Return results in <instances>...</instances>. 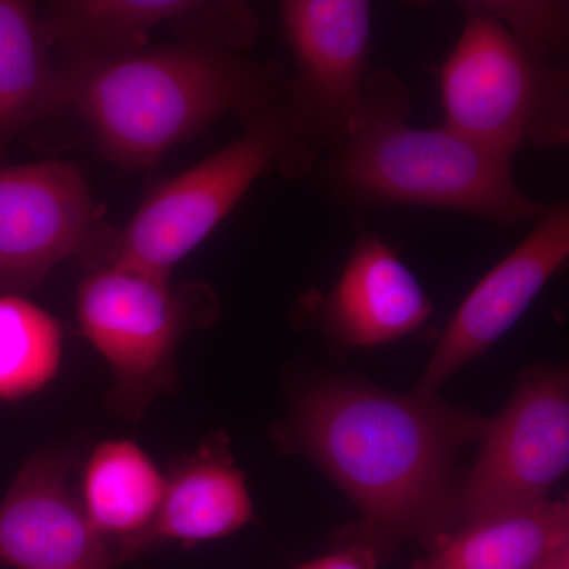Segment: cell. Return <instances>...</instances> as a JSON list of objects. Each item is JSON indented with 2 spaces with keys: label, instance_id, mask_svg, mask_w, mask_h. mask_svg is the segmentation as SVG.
Masks as SVG:
<instances>
[{
  "label": "cell",
  "instance_id": "obj_3",
  "mask_svg": "<svg viewBox=\"0 0 569 569\" xmlns=\"http://www.w3.org/2000/svg\"><path fill=\"white\" fill-rule=\"evenodd\" d=\"M406 82L387 69L367 77L355 132L328 153L325 182L348 203L419 206L479 217L500 227L537 220L545 206L522 192L508 153L448 126L418 129Z\"/></svg>",
  "mask_w": 569,
  "mask_h": 569
},
{
  "label": "cell",
  "instance_id": "obj_20",
  "mask_svg": "<svg viewBox=\"0 0 569 569\" xmlns=\"http://www.w3.org/2000/svg\"><path fill=\"white\" fill-rule=\"evenodd\" d=\"M377 565V561L370 559L365 550L346 546V549L339 552L306 561L296 569H376Z\"/></svg>",
  "mask_w": 569,
  "mask_h": 569
},
{
  "label": "cell",
  "instance_id": "obj_4",
  "mask_svg": "<svg viewBox=\"0 0 569 569\" xmlns=\"http://www.w3.org/2000/svg\"><path fill=\"white\" fill-rule=\"evenodd\" d=\"M466 24L441 67L445 126L515 157L527 146L567 144V59L531 50L479 2L463 3Z\"/></svg>",
  "mask_w": 569,
  "mask_h": 569
},
{
  "label": "cell",
  "instance_id": "obj_17",
  "mask_svg": "<svg viewBox=\"0 0 569 569\" xmlns=\"http://www.w3.org/2000/svg\"><path fill=\"white\" fill-rule=\"evenodd\" d=\"M63 73L50 58L36 3L0 0V151L63 108Z\"/></svg>",
  "mask_w": 569,
  "mask_h": 569
},
{
  "label": "cell",
  "instance_id": "obj_6",
  "mask_svg": "<svg viewBox=\"0 0 569 569\" xmlns=\"http://www.w3.org/2000/svg\"><path fill=\"white\" fill-rule=\"evenodd\" d=\"M77 312L82 335L111 369L107 406L140 419L153 400L178 388L183 337L216 323L222 307L211 284L103 264L78 288Z\"/></svg>",
  "mask_w": 569,
  "mask_h": 569
},
{
  "label": "cell",
  "instance_id": "obj_16",
  "mask_svg": "<svg viewBox=\"0 0 569 569\" xmlns=\"http://www.w3.org/2000/svg\"><path fill=\"white\" fill-rule=\"evenodd\" d=\"M569 546L568 501H542L463 523L415 569H535Z\"/></svg>",
  "mask_w": 569,
  "mask_h": 569
},
{
  "label": "cell",
  "instance_id": "obj_15",
  "mask_svg": "<svg viewBox=\"0 0 569 569\" xmlns=\"http://www.w3.org/2000/svg\"><path fill=\"white\" fill-rule=\"evenodd\" d=\"M164 485L157 463L130 440L102 441L86 459L78 498L118 563L130 560L133 546L151 529Z\"/></svg>",
  "mask_w": 569,
  "mask_h": 569
},
{
  "label": "cell",
  "instance_id": "obj_1",
  "mask_svg": "<svg viewBox=\"0 0 569 569\" xmlns=\"http://www.w3.org/2000/svg\"><path fill=\"white\" fill-rule=\"evenodd\" d=\"M485 427L486 419L437 396L397 395L306 367L296 370L274 441L312 460L350 497L361 520L347 546L378 563L400 542L432 550L456 530V459Z\"/></svg>",
  "mask_w": 569,
  "mask_h": 569
},
{
  "label": "cell",
  "instance_id": "obj_10",
  "mask_svg": "<svg viewBox=\"0 0 569 569\" xmlns=\"http://www.w3.org/2000/svg\"><path fill=\"white\" fill-rule=\"evenodd\" d=\"M44 39L70 61H100L144 50L156 29L181 41L244 52L260 29L252 7L230 0H59L40 11Z\"/></svg>",
  "mask_w": 569,
  "mask_h": 569
},
{
  "label": "cell",
  "instance_id": "obj_12",
  "mask_svg": "<svg viewBox=\"0 0 569 569\" xmlns=\"http://www.w3.org/2000/svg\"><path fill=\"white\" fill-rule=\"evenodd\" d=\"M67 451H40L0 501V563L14 569H114L112 548L71 490Z\"/></svg>",
  "mask_w": 569,
  "mask_h": 569
},
{
  "label": "cell",
  "instance_id": "obj_14",
  "mask_svg": "<svg viewBox=\"0 0 569 569\" xmlns=\"http://www.w3.org/2000/svg\"><path fill=\"white\" fill-rule=\"evenodd\" d=\"M151 529L133 546L130 560L159 546L183 548L230 537L253 519L244 471L236 466L230 438L216 430L193 452L176 460Z\"/></svg>",
  "mask_w": 569,
  "mask_h": 569
},
{
  "label": "cell",
  "instance_id": "obj_19",
  "mask_svg": "<svg viewBox=\"0 0 569 569\" xmlns=\"http://www.w3.org/2000/svg\"><path fill=\"white\" fill-rule=\"evenodd\" d=\"M490 14L503 22L516 39L531 50L552 59H567V2H479Z\"/></svg>",
  "mask_w": 569,
  "mask_h": 569
},
{
  "label": "cell",
  "instance_id": "obj_5",
  "mask_svg": "<svg viewBox=\"0 0 569 569\" xmlns=\"http://www.w3.org/2000/svg\"><path fill=\"white\" fill-rule=\"evenodd\" d=\"M318 157L284 97L246 122L238 140L153 189L126 228L116 231L107 264L171 277V269L212 234L258 178L269 171L299 178Z\"/></svg>",
  "mask_w": 569,
  "mask_h": 569
},
{
  "label": "cell",
  "instance_id": "obj_8",
  "mask_svg": "<svg viewBox=\"0 0 569 569\" xmlns=\"http://www.w3.org/2000/svg\"><path fill=\"white\" fill-rule=\"evenodd\" d=\"M114 241L73 163L0 168V293L28 295L70 258L107 264Z\"/></svg>",
  "mask_w": 569,
  "mask_h": 569
},
{
  "label": "cell",
  "instance_id": "obj_7",
  "mask_svg": "<svg viewBox=\"0 0 569 569\" xmlns=\"http://www.w3.org/2000/svg\"><path fill=\"white\" fill-rule=\"evenodd\" d=\"M481 452L456 493V529L549 500L569 467V376L535 367L497 418L486 421Z\"/></svg>",
  "mask_w": 569,
  "mask_h": 569
},
{
  "label": "cell",
  "instance_id": "obj_2",
  "mask_svg": "<svg viewBox=\"0 0 569 569\" xmlns=\"http://www.w3.org/2000/svg\"><path fill=\"white\" fill-rule=\"evenodd\" d=\"M62 73L63 108H73L103 157L126 170L159 163L224 116L252 121L283 102L290 78L280 62L189 41L70 61Z\"/></svg>",
  "mask_w": 569,
  "mask_h": 569
},
{
  "label": "cell",
  "instance_id": "obj_21",
  "mask_svg": "<svg viewBox=\"0 0 569 569\" xmlns=\"http://www.w3.org/2000/svg\"><path fill=\"white\" fill-rule=\"evenodd\" d=\"M535 569H569V546L557 550L553 556H550L548 560L542 561Z\"/></svg>",
  "mask_w": 569,
  "mask_h": 569
},
{
  "label": "cell",
  "instance_id": "obj_9",
  "mask_svg": "<svg viewBox=\"0 0 569 569\" xmlns=\"http://www.w3.org/2000/svg\"><path fill=\"white\" fill-rule=\"evenodd\" d=\"M280 14L295 59L288 107L318 156L336 151L355 132L365 107L372 6L365 0H287Z\"/></svg>",
  "mask_w": 569,
  "mask_h": 569
},
{
  "label": "cell",
  "instance_id": "obj_18",
  "mask_svg": "<svg viewBox=\"0 0 569 569\" xmlns=\"http://www.w3.org/2000/svg\"><path fill=\"white\" fill-rule=\"evenodd\" d=\"M63 350L58 318L26 296L0 293V400L36 395L58 376Z\"/></svg>",
  "mask_w": 569,
  "mask_h": 569
},
{
  "label": "cell",
  "instance_id": "obj_11",
  "mask_svg": "<svg viewBox=\"0 0 569 569\" xmlns=\"http://www.w3.org/2000/svg\"><path fill=\"white\" fill-rule=\"evenodd\" d=\"M569 258V206L545 208L530 233L482 277L438 340L415 391L437 396L462 367L496 346Z\"/></svg>",
  "mask_w": 569,
  "mask_h": 569
},
{
  "label": "cell",
  "instance_id": "obj_13",
  "mask_svg": "<svg viewBox=\"0 0 569 569\" xmlns=\"http://www.w3.org/2000/svg\"><path fill=\"white\" fill-rule=\"evenodd\" d=\"M307 309H312L318 328L337 350L396 342L421 328L433 312L418 277L372 233L359 236L335 287Z\"/></svg>",
  "mask_w": 569,
  "mask_h": 569
}]
</instances>
